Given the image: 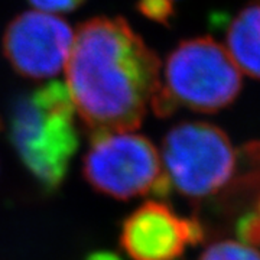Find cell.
Returning a JSON list of instances; mask_svg holds the SVG:
<instances>
[{"label":"cell","instance_id":"obj_13","mask_svg":"<svg viewBox=\"0 0 260 260\" xmlns=\"http://www.w3.org/2000/svg\"><path fill=\"white\" fill-rule=\"evenodd\" d=\"M85 260H123L117 254V253H113V251H94L91 253Z\"/></svg>","mask_w":260,"mask_h":260},{"label":"cell","instance_id":"obj_11","mask_svg":"<svg viewBox=\"0 0 260 260\" xmlns=\"http://www.w3.org/2000/svg\"><path fill=\"white\" fill-rule=\"evenodd\" d=\"M236 234L239 242L250 247L260 246V215L259 213H247L242 215L236 224Z\"/></svg>","mask_w":260,"mask_h":260},{"label":"cell","instance_id":"obj_8","mask_svg":"<svg viewBox=\"0 0 260 260\" xmlns=\"http://www.w3.org/2000/svg\"><path fill=\"white\" fill-rule=\"evenodd\" d=\"M225 44L237 68L260 80V3L247 5L230 20Z\"/></svg>","mask_w":260,"mask_h":260},{"label":"cell","instance_id":"obj_3","mask_svg":"<svg viewBox=\"0 0 260 260\" xmlns=\"http://www.w3.org/2000/svg\"><path fill=\"white\" fill-rule=\"evenodd\" d=\"M83 175L97 192L114 200L167 198L172 191L158 149L146 136L130 132L90 135Z\"/></svg>","mask_w":260,"mask_h":260},{"label":"cell","instance_id":"obj_9","mask_svg":"<svg viewBox=\"0 0 260 260\" xmlns=\"http://www.w3.org/2000/svg\"><path fill=\"white\" fill-rule=\"evenodd\" d=\"M200 260H260V253L240 242L224 240L207 247Z\"/></svg>","mask_w":260,"mask_h":260},{"label":"cell","instance_id":"obj_15","mask_svg":"<svg viewBox=\"0 0 260 260\" xmlns=\"http://www.w3.org/2000/svg\"><path fill=\"white\" fill-rule=\"evenodd\" d=\"M259 215H260V204H259Z\"/></svg>","mask_w":260,"mask_h":260},{"label":"cell","instance_id":"obj_1","mask_svg":"<svg viewBox=\"0 0 260 260\" xmlns=\"http://www.w3.org/2000/svg\"><path fill=\"white\" fill-rule=\"evenodd\" d=\"M67 87L90 135L139 129L160 85L156 52L121 16H97L75 32Z\"/></svg>","mask_w":260,"mask_h":260},{"label":"cell","instance_id":"obj_6","mask_svg":"<svg viewBox=\"0 0 260 260\" xmlns=\"http://www.w3.org/2000/svg\"><path fill=\"white\" fill-rule=\"evenodd\" d=\"M74 34L64 19L41 10L23 12L3 34L5 58L19 75L45 80L56 75L71 51Z\"/></svg>","mask_w":260,"mask_h":260},{"label":"cell","instance_id":"obj_14","mask_svg":"<svg viewBox=\"0 0 260 260\" xmlns=\"http://www.w3.org/2000/svg\"><path fill=\"white\" fill-rule=\"evenodd\" d=\"M2 127H3V121H2V117H0V130H2Z\"/></svg>","mask_w":260,"mask_h":260},{"label":"cell","instance_id":"obj_12","mask_svg":"<svg viewBox=\"0 0 260 260\" xmlns=\"http://www.w3.org/2000/svg\"><path fill=\"white\" fill-rule=\"evenodd\" d=\"M32 6L47 13H62L80 8L85 0H28Z\"/></svg>","mask_w":260,"mask_h":260},{"label":"cell","instance_id":"obj_10","mask_svg":"<svg viewBox=\"0 0 260 260\" xmlns=\"http://www.w3.org/2000/svg\"><path fill=\"white\" fill-rule=\"evenodd\" d=\"M136 9L142 16L165 26L175 18L174 0H138Z\"/></svg>","mask_w":260,"mask_h":260},{"label":"cell","instance_id":"obj_2","mask_svg":"<svg viewBox=\"0 0 260 260\" xmlns=\"http://www.w3.org/2000/svg\"><path fill=\"white\" fill-rule=\"evenodd\" d=\"M242 88V71L227 49L210 37L191 38L168 55L150 109L162 119L178 107L213 114L236 102Z\"/></svg>","mask_w":260,"mask_h":260},{"label":"cell","instance_id":"obj_7","mask_svg":"<svg viewBox=\"0 0 260 260\" xmlns=\"http://www.w3.org/2000/svg\"><path fill=\"white\" fill-rule=\"evenodd\" d=\"M197 218L179 217L168 204L148 201L123 221L120 244L132 260H177L186 246L203 242Z\"/></svg>","mask_w":260,"mask_h":260},{"label":"cell","instance_id":"obj_4","mask_svg":"<svg viewBox=\"0 0 260 260\" xmlns=\"http://www.w3.org/2000/svg\"><path fill=\"white\" fill-rule=\"evenodd\" d=\"M74 116L75 109H42L30 94L16 99L10 109V142L29 174L49 194L62 185L80 145Z\"/></svg>","mask_w":260,"mask_h":260},{"label":"cell","instance_id":"obj_5","mask_svg":"<svg viewBox=\"0 0 260 260\" xmlns=\"http://www.w3.org/2000/svg\"><path fill=\"white\" fill-rule=\"evenodd\" d=\"M162 164L178 192L203 200L230 182L237 153L227 133L207 121H182L162 142Z\"/></svg>","mask_w":260,"mask_h":260}]
</instances>
